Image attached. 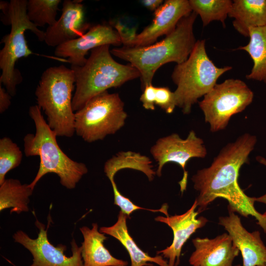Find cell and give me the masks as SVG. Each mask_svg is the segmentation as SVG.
Segmentation results:
<instances>
[{
	"label": "cell",
	"mask_w": 266,
	"mask_h": 266,
	"mask_svg": "<svg viewBox=\"0 0 266 266\" xmlns=\"http://www.w3.org/2000/svg\"><path fill=\"white\" fill-rule=\"evenodd\" d=\"M256 142V136L243 134L224 146L209 167L198 170L192 176L194 188L199 193L196 200L199 213L218 198L227 200L228 210L241 216L251 210L253 199L240 187L238 177L241 166L248 163Z\"/></svg>",
	"instance_id": "cell-1"
},
{
	"label": "cell",
	"mask_w": 266,
	"mask_h": 266,
	"mask_svg": "<svg viewBox=\"0 0 266 266\" xmlns=\"http://www.w3.org/2000/svg\"><path fill=\"white\" fill-rule=\"evenodd\" d=\"M198 15L194 11L183 17L173 31L159 42L140 47L123 46L110 50L111 54L126 61L140 73L142 90L152 84L156 71L165 64L186 61L196 42L194 24Z\"/></svg>",
	"instance_id": "cell-2"
},
{
	"label": "cell",
	"mask_w": 266,
	"mask_h": 266,
	"mask_svg": "<svg viewBox=\"0 0 266 266\" xmlns=\"http://www.w3.org/2000/svg\"><path fill=\"white\" fill-rule=\"evenodd\" d=\"M29 114L34 123L35 133L25 136L24 153L27 157L37 156L40 158L39 169L30 187L33 190L44 175L53 173L59 177L62 186L67 189L75 188L88 172L86 165L73 161L62 150L57 141V134L44 120L37 105L30 106Z\"/></svg>",
	"instance_id": "cell-3"
},
{
	"label": "cell",
	"mask_w": 266,
	"mask_h": 266,
	"mask_svg": "<svg viewBox=\"0 0 266 266\" xmlns=\"http://www.w3.org/2000/svg\"><path fill=\"white\" fill-rule=\"evenodd\" d=\"M109 47L105 45L92 50L83 66H71L76 86L72 100L73 111L80 109L94 96L140 77L138 70L131 64L117 62Z\"/></svg>",
	"instance_id": "cell-4"
},
{
	"label": "cell",
	"mask_w": 266,
	"mask_h": 266,
	"mask_svg": "<svg viewBox=\"0 0 266 266\" xmlns=\"http://www.w3.org/2000/svg\"><path fill=\"white\" fill-rule=\"evenodd\" d=\"M74 71L63 65L45 70L35 91L37 105L47 116L49 127L57 136L72 137L75 133L72 92Z\"/></svg>",
	"instance_id": "cell-5"
},
{
	"label": "cell",
	"mask_w": 266,
	"mask_h": 266,
	"mask_svg": "<svg viewBox=\"0 0 266 266\" xmlns=\"http://www.w3.org/2000/svg\"><path fill=\"white\" fill-rule=\"evenodd\" d=\"M232 69L230 66H216L207 54L205 40H197L187 60L176 64L171 74L176 86L173 92L176 106L183 114L190 113L198 100L214 87L223 74Z\"/></svg>",
	"instance_id": "cell-6"
},
{
	"label": "cell",
	"mask_w": 266,
	"mask_h": 266,
	"mask_svg": "<svg viewBox=\"0 0 266 266\" xmlns=\"http://www.w3.org/2000/svg\"><path fill=\"white\" fill-rule=\"evenodd\" d=\"M27 0H11L9 11V24L11 30L1 38L4 46L0 50V68L1 74L0 84L14 96L16 86L22 81L20 71L15 67L16 62L21 58L33 54L29 48L24 33L27 30L33 32L40 41H44V32L38 29L29 19Z\"/></svg>",
	"instance_id": "cell-7"
},
{
	"label": "cell",
	"mask_w": 266,
	"mask_h": 266,
	"mask_svg": "<svg viewBox=\"0 0 266 266\" xmlns=\"http://www.w3.org/2000/svg\"><path fill=\"white\" fill-rule=\"evenodd\" d=\"M127 114L118 93H101L75 112V133L85 141L103 140L125 124Z\"/></svg>",
	"instance_id": "cell-8"
},
{
	"label": "cell",
	"mask_w": 266,
	"mask_h": 266,
	"mask_svg": "<svg viewBox=\"0 0 266 266\" xmlns=\"http://www.w3.org/2000/svg\"><path fill=\"white\" fill-rule=\"evenodd\" d=\"M253 98V92L244 82L228 79L216 84L199 105L211 132L215 133L225 129L231 117L245 110Z\"/></svg>",
	"instance_id": "cell-9"
},
{
	"label": "cell",
	"mask_w": 266,
	"mask_h": 266,
	"mask_svg": "<svg viewBox=\"0 0 266 266\" xmlns=\"http://www.w3.org/2000/svg\"><path fill=\"white\" fill-rule=\"evenodd\" d=\"M150 153L158 163L156 172L159 177L162 175L163 167L166 163L173 162L180 166L183 176L179 184L183 193L187 187V162L193 158H204L207 152L203 139L192 130L185 139H182L176 133L160 138L151 147Z\"/></svg>",
	"instance_id": "cell-10"
},
{
	"label": "cell",
	"mask_w": 266,
	"mask_h": 266,
	"mask_svg": "<svg viewBox=\"0 0 266 266\" xmlns=\"http://www.w3.org/2000/svg\"><path fill=\"white\" fill-rule=\"evenodd\" d=\"M45 226L36 220L35 225L39 230L36 238H31L21 230L13 235L14 241L23 245L32 254L33 263L29 266H83L81 246H78L74 238L71 241L72 255L67 256L65 252L66 246L59 244L55 246L47 237Z\"/></svg>",
	"instance_id": "cell-11"
},
{
	"label": "cell",
	"mask_w": 266,
	"mask_h": 266,
	"mask_svg": "<svg viewBox=\"0 0 266 266\" xmlns=\"http://www.w3.org/2000/svg\"><path fill=\"white\" fill-rule=\"evenodd\" d=\"M122 44L118 32L110 25L98 24L91 27L81 36L56 47L55 55L68 58L71 66H83L90 50L105 45L119 46Z\"/></svg>",
	"instance_id": "cell-12"
},
{
	"label": "cell",
	"mask_w": 266,
	"mask_h": 266,
	"mask_svg": "<svg viewBox=\"0 0 266 266\" xmlns=\"http://www.w3.org/2000/svg\"><path fill=\"white\" fill-rule=\"evenodd\" d=\"M197 207L195 200L191 207L183 214L165 217L159 216L155 218L157 222L166 224L173 232L171 244L157 252V255H162L167 261L168 266H178L184 244L197 230L204 227L208 222L203 216L198 217L199 213L196 210Z\"/></svg>",
	"instance_id": "cell-13"
},
{
	"label": "cell",
	"mask_w": 266,
	"mask_h": 266,
	"mask_svg": "<svg viewBox=\"0 0 266 266\" xmlns=\"http://www.w3.org/2000/svg\"><path fill=\"white\" fill-rule=\"evenodd\" d=\"M192 12L188 0H165L154 11L151 23L136 34L128 47L154 44L160 36L166 35L173 31L179 21Z\"/></svg>",
	"instance_id": "cell-14"
},
{
	"label": "cell",
	"mask_w": 266,
	"mask_h": 266,
	"mask_svg": "<svg viewBox=\"0 0 266 266\" xmlns=\"http://www.w3.org/2000/svg\"><path fill=\"white\" fill-rule=\"evenodd\" d=\"M228 212V216L219 217L218 224L227 232L241 253V266H266V246L261 233L258 231L248 232L237 215Z\"/></svg>",
	"instance_id": "cell-15"
},
{
	"label": "cell",
	"mask_w": 266,
	"mask_h": 266,
	"mask_svg": "<svg viewBox=\"0 0 266 266\" xmlns=\"http://www.w3.org/2000/svg\"><path fill=\"white\" fill-rule=\"evenodd\" d=\"M62 14L56 23L44 32V42L49 46L58 47L76 39L91 27L85 19L83 5L77 0H65Z\"/></svg>",
	"instance_id": "cell-16"
},
{
	"label": "cell",
	"mask_w": 266,
	"mask_h": 266,
	"mask_svg": "<svg viewBox=\"0 0 266 266\" xmlns=\"http://www.w3.org/2000/svg\"><path fill=\"white\" fill-rule=\"evenodd\" d=\"M189 262L192 266H233L239 250L225 233L213 238L196 237Z\"/></svg>",
	"instance_id": "cell-17"
},
{
	"label": "cell",
	"mask_w": 266,
	"mask_h": 266,
	"mask_svg": "<svg viewBox=\"0 0 266 266\" xmlns=\"http://www.w3.org/2000/svg\"><path fill=\"white\" fill-rule=\"evenodd\" d=\"M83 237L81 255L83 266H127V261L114 257L104 245L107 238L100 232L97 223L92 228L83 226L80 228Z\"/></svg>",
	"instance_id": "cell-18"
},
{
	"label": "cell",
	"mask_w": 266,
	"mask_h": 266,
	"mask_svg": "<svg viewBox=\"0 0 266 266\" xmlns=\"http://www.w3.org/2000/svg\"><path fill=\"white\" fill-rule=\"evenodd\" d=\"M128 217L120 211L116 223L111 226L102 227L100 232L110 235L118 240L127 250L131 259V266H168L167 261L161 255L151 256L143 251L130 234L127 219Z\"/></svg>",
	"instance_id": "cell-19"
},
{
	"label": "cell",
	"mask_w": 266,
	"mask_h": 266,
	"mask_svg": "<svg viewBox=\"0 0 266 266\" xmlns=\"http://www.w3.org/2000/svg\"><path fill=\"white\" fill-rule=\"evenodd\" d=\"M228 16L235 30L245 37L249 29L266 26V0H234Z\"/></svg>",
	"instance_id": "cell-20"
},
{
	"label": "cell",
	"mask_w": 266,
	"mask_h": 266,
	"mask_svg": "<svg viewBox=\"0 0 266 266\" xmlns=\"http://www.w3.org/2000/svg\"><path fill=\"white\" fill-rule=\"evenodd\" d=\"M249 37L247 45L236 49L247 52L253 61L246 78L266 83V26L250 28Z\"/></svg>",
	"instance_id": "cell-21"
},
{
	"label": "cell",
	"mask_w": 266,
	"mask_h": 266,
	"mask_svg": "<svg viewBox=\"0 0 266 266\" xmlns=\"http://www.w3.org/2000/svg\"><path fill=\"white\" fill-rule=\"evenodd\" d=\"M152 161L146 156L133 151H121L108 160L104 165V172L110 180L114 178L119 170L130 168L140 171L152 181L156 172L153 168Z\"/></svg>",
	"instance_id": "cell-22"
},
{
	"label": "cell",
	"mask_w": 266,
	"mask_h": 266,
	"mask_svg": "<svg viewBox=\"0 0 266 266\" xmlns=\"http://www.w3.org/2000/svg\"><path fill=\"white\" fill-rule=\"evenodd\" d=\"M33 191L29 184H22L18 179H5L0 185V211L11 208V213L28 212Z\"/></svg>",
	"instance_id": "cell-23"
},
{
	"label": "cell",
	"mask_w": 266,
	"mask_h": 266,
	"mask_svg": "<svg viewBox=\"0 0 266 266\" xmlns=\"http://www.w3.org/2000/svg\"><path fill=\"white\" fill-rule=\"evenodd\" d=\"M192 11L200 15L203 27L213 21H220L225 28V20L230 11L231 0H189Z\"/></svg>",
	"instance_id": "cell-24"
},
{
	"label": "cell",
	"mask_w": 266,
	"mask_h": 266,
	"mask_svg": "<svg viewBox=\"0 0 266 266\" xmlns=\"http://www.w3.org/2000/svg\"><path fill=\"white\" fill-rule=\"evenodd\" d=\"M61 0H29L27 15L29 20L37 27L46 25L51 26L56 22Z\"/></svg>",
	"instance_id": "cell-25"
},
{
	"label": "cell",
	"mask_w": 266,
	"mask_h": 266,
	"mask_svg": "<svg viewBox=\"0 0 266 266\" xmlns=\"http://www.w3.org/2000/svg\"><path fill=\"white\" fill-rule=\"evenodd\" d=\"M22 158L19 147L11 138L5 136L0 139V185L8 172L20 165Z\"/></svg>",
	"instance_id": "cell-26"
},
{
	"label": "cell",
	"mask_w": 266,
	"mask_h": 266,
	"mask_svg": "<svg viewBox=\"0 0 266 266\" xmlns=\"http://www.w3.org/2000/svg\"><path fill=\"white\" fill-rule=\"evenodd\" d=\"M110 181L113 191L114 203L119 206L121 209V211L128 217H129L131 214L134 211L140 209L149 210L154 212H160L164 213L165 216L168 215L167 205L164 204L161 208L158 209H148L138 206L120 193L114 181V178L110 179Z\"/></svg>",
	"instance_id": "cell-27"
},
{
	"label": "cell",
	"mask_w": 266,
	"mask_h": 266,
	"mask_svg": "<svg viewBox=\"0 0 266 266\" xmlns=\"http://www.w3.org/2000/svg\"><path fill=\"white\" fill-rule=\"evenodd\" d=\"M155 103L166 113H172L176 106L174 92L166 87H156Z\"/></svg>",
	"instance_id": "cell-28"
},
{
	"label": "cell",
	"mask_w": 266,
	"mask_h": 266,
	"mask_svg": "<svg viewBox=\"0 0 266 266\" xmlns=\"http://www.w3.org/2000/svg\"><path fill=\"white\" fill-rule=\"evenodd\" d=\"M156 88L153 84L146 86L142 90L143 93L140 97V101L143 107L147 110L155 109Z\"/></svg>",
	"instance_id": "cell-29"
},
{
	"label": "cell",
	"mask_w": 266,
	"mask_h": 266,
	"mask_svg": "<svg viewBox=\"0 0 266 266\" xmlns=\"http://www.w3.org/2000/svg\"><path fill=\"white\" fill-rule=\"evenodd\" d=\"M11 95L0 84V113H3L11 104Z\"/></svg>",
	"instance_id": "cell-30"
},
{
	"label": "cell",
	"mask_w": 266,
	"mask_h": 266,
	"mask_svg": "<svg viewBox=\"0 0 266 266\" xmlns=\"http://www.w3.org/2000/svg\"><path fill=\"white\" fill-rule=\"evenodd\" d=\"M9 7L10 2L0 0V9L3 13V16L1 17V21L5 25H9L8 19Z\"/></svg>",
	"instance_id": "cell-31"
},
{
	"label": "cell",
	"mask_w": 266,
	"mask_h": 266,
	"mask_svg": "<svg viewBox=\"0 0 266 266\" xmlns=\"http://www.w3.org/2000/svg\"><path fill=\"white\" fill-rule=\"evenodd\" d=\"M140 2L147 9L154 12L164 2L162 0H142Z\"/></svg>",
	"instance_id": "cell-32"
},
{
	"label": "cell",
	"mask_w": 266,
	"mask_h": 266,
	"mask_svg": "<svg viewBox=\"0 0 266 266\" xmlns=\"http://www.w3.org/2000/svg\"><path fill=\"white\" fill-rule=\"evenodd\" d=\"M256 160L260 164L266 166V159L262 156H257ZM256 202H261L266 205V193L263 196L259 197H255ZM266 216V211L263 213Z\"/></svg>",
	"instance_id": "cell-33"
},
{
	"label": "cell",
	"mask_w": 266,
	"mask_h": 266,
	"mask_svg": "<svg viewBox=\"0 0 266 266\" xmlns=\"http://www.w3.org/2000/svg\"><path fill=\"white\" fill-rule=\"evenodd\" d=\"M241 266V265H240V264H238V265H235V266Z\"/></svg>",
	"instance_id": "cell-34"
}]
</instances>
